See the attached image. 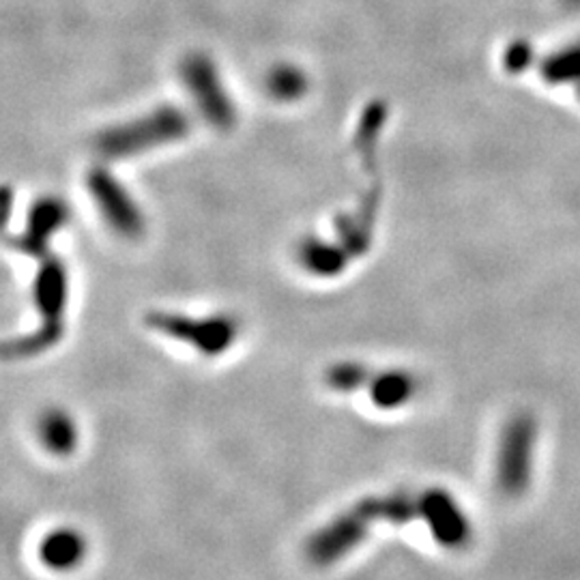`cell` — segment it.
<instances>
[{
    "instance_id": "cell-9",
    "label": "cell",
    "mask_w": 580,
    "mask_h": 580,
    "mask_svg": "<svg viewBox=\"0 0 580 580\" xmlns=\"http://www.w3.org/2000/svg\"><path fill=\"white\" fill-rule=\"evenodd\" d=\"M413 393V386L404 374H393L374 389V400L381 407H400Z\"/></svg>"
},
{
    "instance_id": "cell-5",
    "label": "cell",
    "mask_w": 580,
    "mask_h": 580,
    "mask_svg": "<svg viewBox=\"0 0 580 580\" xmlns=\"http://www.w3.org/2000/svg\"><path fill=\"white\" fill-rule=\"evenodd\" d=\"M39 552H41V561L48 568L63 572V570L76 568L84 559L87 540H84V536L80 531L64 527V529L52 531L43 540Z\"/></svg>"
},
{
    "instance_id": "cell-2",
    "label": "cell",
    "mask_w": 580,
    "mask_h": 580,
    "mask_svg": "<svg viewBox=\"0 0 580 580\" xmlns=\"http://www.w3.org/2000/svg\"><path fill=\"white\" fill-rule=\"evenodd\" d=\"M538 437V419L529 413H518L503 426L494 467L497 488L503 497L520 499L529 490L533 480Z\"/></svg>"
},
{
    "instance_id": "cell-10",
    "label": "cell",
    "mask_w": 580,
    "mask_h": 580,
    "mask_svg": "<svg viewBox=\"0 0 580 580\" xmlns=\"http://www.w3.org/2000/svg\"><path fill=\"white\" fill-rule=\"evenodd\" d=\"M303 87H306V78L292 67H280L269 78V89L276 96L284 97V99L299 96L303 91Z\"/></svg>"
},
{
    "instance_id": "cell-1",
    "label": "cell",
    "mask_w": 580,
    "mask_h": 580,
    "mask_svg": "<svg viewBox=\"0 0 580 580\" xmlns=\"http://www.w3.org/2000/svg\"><path fill=\"white\" fill-rule=\"evenodd\" d=\"M418 518H423V497L407 490L357 501L353 508L310 536L306 542V559L319 568L331 566L359 547L374 524H407Z\"/></svg>"
},
{
    "instance_id": "cell-4",
    "label": "cell",
    "mask_w": 580,
    "mask_h": 580,
    "mask_svg": "<svg viewBox=\"0 0 580 580\" xmlns=\"http://www.w3.org/2000/svg\"><path fill=\"white\" fill-rule=\"evenodd\" d=\"M183 76H186L188 84L192 87L193 96L198 97L200 106L204 110H209V114L218 123H222V121L226 123L228 117H230V103L226 99L224 91L220 89L218 73H216L211 61L200 57V54H196V57L186 61Z\"/></svg>"
},
{
    "instance_id": "cell-11",
    "label": "cell",
    "mask_w": 580,
    "mask_h": 580,
    "mask_svg": "<svg viewBox=\"0 0 580 580\" xmlns=\"http://www.w3.org/2000/svg\"><path fill=\"white\" fill-rule=\"evenodd\" d=\"M529 61H531V48L524 41H516L506 54V63L512 71H522Z\"/></svg>"
},
{
    "instance_id": "cell-7",
    "label": "cell",
    "mask_w": 580,
    "mask_h": 580,
    "mask_svg": "<svg viewBox=\"0 0 580 580\" xmlns=\"http://www.w3.org/2000/svg\"><path fill=\"white\" fill-rule=\"evenodd\" d=\"M542 73L550 84L580 82V46H572L552 54L542 67Z\"/></svg>"
},
{
    "instance_id": "cell-6",
    "label": "cell",
    "mask_w": 580,
    "mask_h": 580,
    "mask_svg": "<svg viewBox=\"0 0 580 580\" xmlns=\"http://www.w3.org/2000/svg\"><path fill=\"white\" fill-rule=\"evenodd\" d=\"M39 432H41V441L46 443V448L52 453H61V456L71 453L78 441V430H76L73 421L59 411H52L41 419Z\"/></svg>"
},
{
    "instance_id": "cell-3",
    "label": "cell",
    "mask_w": 580,
    "mask_h": 580,
    "mask_svg": "<svg viewBox=\"0 0 580 580\" xmlns=\"http://www.w3.org/2000/svg\"><path fill=\"white\" fill-rule=\"evenodd\" d=\"M421 497H423V520L430 527L432 538L441 547L450 550L469 547L473 538L471 520L462 512V508L450 492L441 488H432L421 492Z\"/></svg>"
},
{
    "instance_id": "cell-8",
    "label": "cell",
    "mask_w": 580,
    "mask_h": 580,
    "mask_svg": "<svg viewBox=\"0 0 580 580\" xmlns=\"http://www.w3.org/2000/svg\"><path fill=\"white\" fill-rule=\"evenodd\" d=\"M96 196L97 198H110L114 202V207L108 211V218L114 224L121 226V230H126V232H136V224H138L136 211L131 209V204L126 200L123 192H114V188L108 183V179L103 174L97 177Z\"/></svg>"
}]
</instances>
